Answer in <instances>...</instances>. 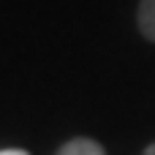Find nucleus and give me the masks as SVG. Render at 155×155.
<instances>
[{
	"label": "nucleus",
	"instance_id": "1",
	"mask_svg": "<svg viewBox=\"0 0 155 155\" xmlns=\"http://www.w3.org/2000/svg\"><path fill=\"white\" fill-rule=\"evenodd\" d=\"M57 155H106V150L95 142V139H87V136H76L71 142H65Z\"/></svg>",
	"mask_w": 155,
	"mask_h": 155
},
{
	"label": "nucleus",
	"instance_id": "2",
	"mask_svg": "<svg viewBox=\"0 0 155 155\" xmlns=\"http://www.w3.org/2000/svg\"><path fill=\"white\" fill-rule=\"evenodd\" d=\"M136 25L142 30V35L155 44V0H142L139 11H136Z\"/></svg>",
	"mask_w": 155,
	"mask_h": 155
},
{
	"label": "nucleus",
	"instance_id": "4",
	"mask_svg": "<svg viewBox=\"0 0 155 155\" xmlns=\"http://www.w3.org/2000/svg\"><path fill=\"white\" fill-rule=\"evenodd\" d=\"M142 155H155V142L150 144V147H144V153H142Z\"/></svg>",
	"mask_w": 155,
	"mask_h": 155
},
{
	"label": "nucleus",
	"instance_id": "3",
	"mask_svg": "<svg viewBox=\"0 0 155 155\" xmlns=\"http://www.w3.org/2000/svg\"><path fill=\"white\" fill-rule=\"evenodd\" d=\"M0 155H30L27 150H0Z\"/></svg>",
	"mask_w": 155,
	"mask_h": 155
}]
</instances>
